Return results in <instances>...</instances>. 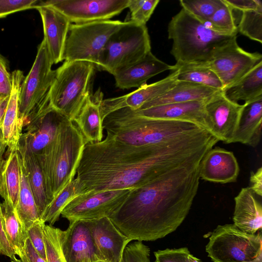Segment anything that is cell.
Returning <instances> with one entry per match:
<instances>
[{
  "mask_svg": "<svg viewBox=\"0 0 262 262\" xmlns=\"http://www.w3.org/2000/svg\"><path fill=\"white\" fill-rule=\"evenodd\" d=\"M20 169L17 149L8 152L0 163V195L15 209L20 188Z\"/></svg>",
  "mask_w": 262,
  "mask_h": 262,
  "instance_id": "f1b7e54d",
  "label": "cell"
},
{
  "mask_svg": "<svg viewBox=\"0 0 262 262\" xmlns=\"http://www.w3.org/2000/svg\"><path fill=\"white\" fill-rule=\"evenodd\" d=\"M12 88L11 77L7 71L6 61L0 58V99L9 96Z\"/></svg>",
  "mask_w": 262,
  "mask_h": 262,
  "instance_id": "ee69618b",
  "label": "cell"
},
{
  "mask_svg": "<svg viewBox=\"0 0 262 262\" xmlns=\"http://www.w3.org/2000/svg\"><path fill=\"white\" fill-rule=\"evenodd\" d=\"M207 100L169 103L136 110L128 108L137 116L152 119L188 122L207 129L205 106Z\"/></svg>",
  "mask_w": 262,
  "mask_h": 262,
  "instance_id": "d6986e66",
  "label": "cell"
},
{
  "mask_svg": "<svg viewBox=\"0 0 262 262\" xmlns=\"http://www.w3.org/2000/svg\"><path fill=\"white\" fill-rule=\"evenodd\" d=\"M12 88L9 96L6 110L1 125L8 152L17 149L23 134V124L18 117V102L20 88L25 76L19 70L11 74Z\"/></svg>",
  "mask_w": 262,
  "mask_h": 262,
  "instance_id": "cb8c5ba5",
  "label": "cell"
},
{
  "mask_svg": "<svg viewBox=\"0 0 262 262\" xmlns=\"http://www.w3.org/2000/svg\"><path fill=\"white\" fill-rule=\"evenodd\" d=\"M244 105L232 143L238 142L255 147L259 143L261 135L262 96Z\"/></svg>",
  "mask_w": 262,
  "mask_h": 262,
  "instance_id": "4316f807",
  "label": "cell"
},
{
  "mask_svg": "<svg viewBox=\"0 0 262 262\" xmlns=\"http://www.w3.org/2000/svg\"><path fill=\"white\" fill-rule=\"evenodd\" d=\"M219 91L221 90L193 82L177 81L169 91L145 103L140 108L169 103L207 100Z\"/></svg>",
  "mask_w": 262,
  "mask_h": 262,
  "instance_id": "83f0119b",
  "label": "cell"
},
{
  "mask_svg": "<svg viewBox=\"0 0 262 262\" xmlns=\"http://www.w3.org/2000/svg\"><path fill=\"white\" fill-rule=\"evenodd\" d=\"M66 117L50 103L24 127L25 132L20 139L33 152L38 155L54 139Z\"/></svg>",
  "mask_w": 262,
  "mask_h": 262,
  "instance_id": "e0dca14e",
  "label": "cell"
},
{
  "mask_svg": "<svg viewBox=\"0 0 262 262\" xmlns=\"http://www.w3.org/2000/svg\"><path fill=\"white\" fill-rule=\"evenodd\" d=\"M168 37L176 63L174 71L188 65H207L216 52L236 35L217 32L183 8L171 19Z\"/></svg>",
  "mask_w": 262,
  "mask_h": 262,
  "instance_id": "277c9868",
  "label": "cell"
},
{
  "mask_svg": "<svg viewBox=\"0 0 262 262\" xmlns=\"http://www.w3.org/2000/svg\"><path fill=\"white\" fill-rule=\"evenodd\" d=\"M200 163L176 168L132 189L109 218L132 241H154L173 232L186 217L196 195Z\"/></svg>",
  "mask_w": 262,
  "mask_h": 262,
  "instance_id": "7a4b0ae2",
  "label": "cell"
},
{
  "mask_svg": "<svg viewBox=\"0 0 262 262\" xmlns=\"http://www.w3.org/2000/svg\"><path fill=\"white\" fill-rule=\"evenodd\" d=\"M233 9L242 12L262 9V2L260 0H225Z\"/></svg>",
  "mask_w": 262,
  "mask_h": 262,
  "instance_id": "bcb514c9",
  "label": "cell"
},
{
  "mask_svg": "<svg viewBox=\"0 0 262 262\" xmlns=\"http://www.w3.org/2000/svg\"><path fill=\"white\" fill-rule=\"evenodd\" d=\"M128 2L129 0H38L35 6H51L63 14L71 24H83L110 20L127 8Z\"/></svg>",
  "mask_w": 262,
  "mask_h": 262,
  "instance_id": "7c38bea8",
  "label": "cell"
},
{
  "mask_svg": "<svg viewBox=\"0 0 262 262\" xmlns=\"http://www.w3.org/2000/svg\"><path fill=\"white\" fill-rule=\"evenodd\" d=\"M61 246L66 262L99 261L90 230L83 220L70 223L62 231Z\"/></svg>",
  "mask_w": 262,
  "mask_h": 262,
  "instance_id": "44dd1931",
  "label": "cell"
},
{
  "mask_svg": "<svg viewBox=\"0 0 262 262\" xmlns=\"http://www.w3.org/2000/svg\"><path fill=\"white\" fill-rule=\"evenodd\" d=\"M9 97L0 99V126L6 110Z\"/></svg>",
  "mask_w": 262,
  "mask_h": 262,
  "instance_id": "681fc988",
  "label": "cell"
},
{
  "mask_svg": "<svg viewBox=\"0 0 262 262\" xmlns=\"http://www.w3.org/2000/svg\"><path fill=\"white\" fill-rule=\"evenodd\" d=\"M178 73L179 70H177L165 78L150 84H145L126 95L103 99L100 111L102 121L114 111L123 108L136 110L162 95L176 84Z\"/></svg>",
  "mask_w": 262,
  "mask_h": 262,
  "instance_id": "2e32d148",
  "label": "cell"
},
{
  "mask_svg": "<svg viewBox=\"0 0 262 262\" xmlns=\"http://www.w3.org/2000/svg\"><path fill=\"white\" fill-rule=\"evenodd\" d=\"M222 0H181L182 8L190 14L206 24L220 7Z\"/></svg>",
  "mask_w": 262,
  "mask_h": 262,
  "instance_id": "74e56055",
  "label": "cell"
},
{
  "mask_svg": "<svg viewBox=\"0 0 262 262\" xmlns=\"http://www.w3.org/2000/svg\"><path fill=\"white\" fill-rule=\"evenodd\" d=\"M250 182V188L255 193L262 197V167L258 168L255 172H251Z\"/></svg>",
  "mask_w": 262,
  "mask_h": 262,
  "instance_id": "7dc6e473",
  "label": "cell"
},
{
  "mask_svg": "<svg viewBox=\"0 0 262 262\" xmlns=\"http://www.w3.org/2000/svg\"><path fill=\"white\" fill-rule=\"evenodd\" d=\"M18 152L23 160L40 219L50 203L44 176L36 155L20 138Z\"/></svg>",
  "mask_w": 262,
  "mask_h": 262,
  "instance_id": "484cf974",
  "label": "cell"
},
{
  "mask_svg": "<svg viewBox=\"0 0 262 262\" xmlns=\"http://www.w3.org/2000/svg\"><path fill=\"white\" fill-rule=\"evenodd\" d=\"M3 229L14 254L21 256L25 251L27 233L23 228L14 209L3 202L1 204Z\"/></svg>",
  "mask_w": 262,
  "mask_h": 262,
  "instance_id": "1f68e13d",
  "label": "cell"
},
{
  "mask_svg": "<svg viewBox=\"0 0 262 262\" xmlns=\"http://www.w3.org/2000/svg\"><path fill=\"white\" fill-rule=\"evenodd\" d=\"M178 81L193 82L222 91L224 85L215 72L206 65H188L179 67Z\"/></svg>",
  "mask_w": 262,
  "mask_h": 262,
  "instance_id": "836d02e7",
  "label": "cell"
},
{
  "mask_svg": "<svg viewBox=\"0 0 262 262\" xmlns=\"http://www.w3.org/2000/svg\"><path fill=\"white\" fill-rule=\"evenodd\" d=\"M124 22L106 20L71 24L64 48L65 61H85L96 66L99 54L109 38Z\"/></svg>",
  "mask_w": 262,
  "mask_h": 262,
  "instance_id": "9c48e42d",
  "label": "cell"
},
{
  "mask_svg": "<svg viewBox=\"0 0 262 262\" xmlns=\"http://www.w3.org/2000/svg\"><path fill=\"white\" fill-rule=\"evenodd\" d=\"M205 250L213 262H262L261 231L250 234L233 224L219 225Z\"/></svg>",
  "mask_w": 262,
  "mask_h": 262,
  "instance_id": "ba28073f",
  "label": "cell"
},
{
  "mask_svg": "<svg viewBox=\"0 0 262 262\" xmlns=\"http://www.w3.org/2000/svg\"><path fill=\"white\" fill-rule=\"evenodd\" d=\"M103 95L100 89L87 99L73 122L83 136L86 144L102 140L103 121L101 105Z\"/></svg>",
  "mask_w": 262,
  "mask_h": 262,
  "instance_id": "d4e9b609",
  "label": "cell"
},
{
  "mask_svg": "<svg viewBox=\"0 0 262 262\" xmlns=\"http://www.w3.org/2000/svg\"><path fill=\"white\" fill-rule=\"evenodd\" d=\"M230 100L238 103L250 102L262 96V61L247 74L222 90Z\"/></svg>",
  "mask_w": 262,
  "mask_h": 262,
  "instance_id": "f546056e",
  "label": "cell"
},
{
  "mask_svg": "<svg viewBox=\"0 0 262 262\" xmlns=\"http://www.w3.org/2000/svg\"><path fill=\"white\" fill-rule=\"evenodd\" d=\"M235 207L233 221L240 230L255 234L262 228L261 197L255 193L250 187L242 188L234 198Z\"/></svg>",
  "mask_w": 262,
  "mask_h": 262,
  "instance_id": "603a6c76",
  "label": "cell"
},
{
  "mask_svg": "<svg viewBox=\"0 0 262 262\" xmlns=\"http://www.w3.org/2000/svg\"><path fill=\"white\" fill-rule=\"evenodd\" d=\"M42 23L44 38L53 64L63 59L65 45L71 25L60 12L49 5L35 6Z\"/></svg>",
  "mask_w": 262,
  "mask_h": 262,
  "instance_id": "ac0fdd59",
  "label": "cell"
},
{
  "mask_svg": "<svg viewBox=\"0 0 262 262\" xmlns=\"http://www.w3.org/2000/svg\"><path fill=\"white\" fill-rule=\"evenodd\" d=\"M171 66L157 58L149 52L139 61L116 72L113 75L116 86L120 89L140 88L146 84L152 77L167 70L174 71Z\"/></svg>",
  "mask_w": 262,
  "mask_h": 262,
  "instance_id": "7402d4cb",
  "label": "cell"
},
{
  "mask_svg": "<svg viewBox=\"0 0 262 262\" xmlns=\"http://www.w3.org/2000/svg\"><path fill=\"white\" fill-rule=\"evenodd\" d=\"M154 255L155 262H201L186 247L158 250L154 252Z\"/></svg>",
  "mask_w": 262,
  "mask_h": 262,
  "instance_id": "ab89813d",
  "label": "cell"
},
{
  "mask_svg": "<svg viewBox=\"0 0 262 262\" xmlns=\"http://www.w3.org/2000/svg\"><path fill=\"white\" fill-rule=\"evenodd\" d=\"M10 259L11 262H47L36 251L28 238L26 242L23 255L20 257L14 255Z\"/></svg>",
  "mask_w": 262,
  "mask_h": 262,
  "instance_id": "f6af8a7d",
  "label": "cell"
},
{
  "mask_svg": "<svg viewBox=\"0 0 262 262\" xmlns=\"http://www.w3.org/2000/svg\"><path fill=\"white\" fill-rule=\"evenodd\" d=\"M17 152L20 180L18 202L14 212L23 228L27 232L36 221L40 219L23 160L18 150Z\"/></svg>",
  "mask_w": 262,
  "mask_h": 262,
  "instance_id": "4dcf8cb0",
  "label": "cell"
},
{
  "mask_svg": "<svg viewBox=\"0 0 262 262\" xmlns=\"http://www.w3.org/2000/svg\"><path fill=\"white\" fill-rule=\"evenodd\" d=\"M45 223L41 220L36 221L27 231L28 238L38 254L47 261L44 242L43 229Z\"/></svg>",
  "mask_w": 262,
  "mask_h": 262,
  "instance_id": "b9f144b4",
  "label": "cell"
},
{
  "mask_svg": "<svg viewBox=\"0 0 262 262\" xmlns=\"http://www.w3.org/2000/svg\"><path fill=\"white\" fill-rule=\"evenodd\" d=\"M83 221L90 230L99 260L121 262L125 247L132 240L108 217Z\"/></svg>",
  "mask_w": 262,
  "mask_h": 262,
  "instance_id": "9a60e30c",
  "label": "cell"
},
{
  "mask_svg": "<svg viewBox=\"0 0 262 262\" xmlns=\"http://www.w3.org/2000/svg\"><path fill=\"white\" fill-rule=\"evenodd\" d=\"M131 189L88 191L72 200L61 215L70 223L109 217L123 204Z\"/></svg>",
  "mask_w": 262,
  "mask_h": 262,
  "instance_id": "8fae6325",
  "label": "cell"
},
{
  "mask_svg": "<svg viewBox=\"0 0 262 262\" xmlns=\"http://www.w3.org/2000/svg\"><path fill=\"white\" fill-rule=\"evenodd\" d=\"M150 52V40L146 25L130 20L124 21L100 52L96 68L113 75L141 60Z\"/></svg>",
  "mask_w": 262,
  "mask_h": 262,
  "instance_id": "52a82bcc",
  "label": "cell"
},
{
  "mask_svg": "<svg viewBox=\"0 0 262 262\" xmlns=\"http://www.w3.org/2000/svg\"><path fill=\"white\" fill-rule=\"evenodd\" d=\"M62 230L46 225L43 229L47 262H66L61 246Z\"/></svg>",
  "mask_w": 262,
  "mask_h": 262,
  "instance_id": "8d00e7d4",
  "label": "cell"
},
{
  "mask_svg": "<svg viewBox=\"0 0 262 262\" xmlns=\"http://www.w3.org/2000/svg\"><path fill=\"white\" fill-rule=\"evenodd\" d=\"M86 144L74 122L66 117L51 142L36 155L42 169L50 202L74 179Z\"/></svg>",
  "mask_w": 262,
  "mask_h": 262,
  "instance_id": "5b68a950",
  "label": "cell"
},
{
  "mask_svg": "<svg viewBox=\"0 0 262 262\" xmlns=\"http://www.w3.org/2000/svg\"><path fill=\"white\" fill-rule=\"evenodd\" d=\"M38 0H0V18L18 11L34 9Z\"/></svg>",
  "mask_w": 262,
  "mask_h": 262,
  "instance_id": "7bdbcfd3",
  "label": "cell"
},
{
  "mask_svg": "<svg viewBox=\"0 0 262 262\" xmlns=\"http://www.w3.org/2000/svg\"><path fill=\"white\" fill-rule=\"evenodd\" d=\"M103 128L106 136L137 146L169 142L206 129L191 122L137 116L128 108L108 114L103 121Z\"/></svg>",
  "mask_w": 262,
  "mask_h": 262,
  "instance_id": "3957f363",
  "label": "cell"
},
{
  "mask_svg": "<svg viewBox=\"0 0 262 262\" xmlns=\"http://www.w3.org/2000/svg\"><path fill=\"white\" fill-rule=\"evenodd\" d=\"M215 143L206 130L143 146L106 136L100 142L85 144L76 178L86 192L136 188L176 168L200 163Z\"/></svg>",
  "mask_w": 262,
  "mask_h": 262,
  "instance_id": "6da1fadb",
  "label": "cell"
},
{
  "mask_svg": "<svg viewBox=\"0 0 262 262\" xmlns=\"http://www.w3.org/2000/svg\"><path fill=\"white\" fill-rule=\"evenodd\" d=\"M97 262H105V261H97Z\"/></svg>",
  "mask_w": 262,
  "mask_h": 262,
  "instance_id": "816d5d0a",
  "label": "cell"
},
{
  "mask_svg": "<svg viewBox=\"0 0 262 262\" xmlns=\"http://www.w3.org/2000/svg\"><path fill=\"white\" fill-rule=\"evenodd\" d=\"M236 38L234 36L219 49L206 65L217 75L224 88L236 82L262 61L261 54L245 51L238 46Z\"/></svg>",
  "mask_w": 262,
  "mask_h": 262,
  "instance_id": "4fadbf2b",
  "label": "cell"
},
{
  "mask_svg": "<svg viewBox=\"0 0 262 262\" xmlns=\"http://www.w3.org/2000/svg\"><path fill=\"white\" fill-rule=\"evenodd\" d=\"M1 204L0 203V253L11 258L15 254L9 245L3 229Z\"/></svg>",
  "mask_w": 262,
  "mask_h": 262,
  "instance_id": "c3c4849f",
  "label": "cell"
},
{
  "mask_svg": "<svg viewBox=\"0 0 262 262\" xmlns=\"http://www.w3.org/2000/svg\"><path fill=\"white\" fill-rule=\"evenodd\" d=\"M237 31L249 38L262 43V9L242 12Z\"/></svg>",
  "mask_w": 262,
  "mask_h": 262,
  "instance_id": "d590c367",
  "label": "cell"
},
{
  "mask_svg": "<svg viewBox=\"0 0 262 262\" xmlns=\"http://www.w3.org/2000/svg\"><path fill=\"white\" fill-rule=\"evenodd\" d=\"M159 0H129L127 8L130 12V20L146 25Z\"/></svg>",
  "mask_w": 262,
  "mask_h": 262,
  "instance_id": "f35d334b",
  "label": "cell"
},
{
  "mask_svg": "<svg viewBox=\"0 0 262 262\" xmlns=\"http://www.w3.org/2000/svg\"><path fill=\"white\" fill-rule=\"evenodd\" d=\"M239 172V165L233 153L219 147L209 150L199 164L200 179L214 183L235 182Z\"/></svg>",
  "mask_w": 262,
  "mask_h": 262,
  "instance_id": "ffe728a7",
  "label": "cell"
},
{
  "mask_svg": "<svg viewBox=\"0 0 262 262\" xmlns=\"http://www.w3.org/2000/svg\"><path fill=\"white\" fill-rule=\"evenodd\" d=\"M7 146V145L4 140L2 128L0 127V163L4 159L3 156Z\"/></svg>",
  "mask_w": 262,
  "mask_h": 262,
  "instance_id": "f907efd6",
  "label": "cell"
},
{
  "mask_svg": "<svg viewBox=\"0 0 262 262\" xmlns=\"http://www.w3.org/2000/svg\"><path fill=\"white\" fill-rule=\"evenodd\" d=\"M96 69L85 61H65L56 70V75L49 92L51 105L73 121L88 98Z\"/></svg>",
  "mask_w": 262,
  "mask_h": 262,
  "instance_id": "8992f818",
  "label": "cell"
},
{
  "mask_svg": "<svg viewBox=\"0 0 262 262\" xmlns=\"http://www.w3.org/2000/svg\"><path fill=\"white\" fill-rule=\"evenodd\" d=\"M233 9L225 0H222L220 7L208 20L214 31L227 35H236L237 26L235 24Z\"/></svg>",
  "mask_w": 262,
  "mask_h": 262,
  "instance_id": "e575fe53",
  "label": "cell"
},
{
  "mask_svg": "<svg viewBox=\"0 0 262 262\" xmlns=\"http://www.w3.org/2000/svg\"><path fill=\"white\" fill-rule=\"evenodd\" d=\"M1 57H2V55H1V54H0V58H1Z\"/></svg>",
  "mask_w": 262,
  "mask_h": 262,
  "instance_id": "f5cc1de1",
  "label": "cell"
},
{
  "mask_svg": "<svg viewBox=\"0 0 262 262\" xmlns=\"http://www.w3.org/2000/svg\"><path fill=\"white\" fill-rule=\"evenodd\" d=\"M86 192L79 180L74 178L54 197L40 218L45 223L53 225L57 222L64 207L76 197Z\"/></svg>",
  "mask_w": 262,
  "mask_h": 262,
  "instance_id": "d6a6232c",
  "label": "cell"
},
{
  "mask_svg": "<svg viewBox=\"0 0 262 262\" xmlns=\"http://www.w3.org/2000/svg\"><path fill=\"white\" fill-rule=\"evenodd\" d=\"M244 105L229 100L219 91L206 102L207 129L219 141L231 143Z\"/></svg>",
  "mask_w": 262,
  "mask_h": 262,
  "instance_id": "5bb4252c",
  "label": "cell"
},
{
  "mask_svg": "<svg viewBox=\"0 0 262 262\" xmlns=\"http://www.w3.org/2000/svg\"><path fill=\"white\" fill-rule=\"evenodd\" d=\"M43 39L37 47L32 68L21 82L18 102V117L22 124L32 112L49 99L56 70Z\"/></svg>",
  "mask_w": 262,
  "mask_h": 262,
  "instance_id": "30bf717a",
  "label": "cell"
},
{
  "mask_svg": "<svg viewBox=\"0 0 262 262\" xmlns=\"http://www.w3.org/2000/svg\"><path fill=\"white\" fill-rule=\"evenodd\" d=\"M121 262H150V249L141 241L128 244Z\"/></svg>",
  "mask_w": 262,
  "mask_h": 262,
  "instance_id": "60d3db41",
  "label": "cell"
}]
</instances>
